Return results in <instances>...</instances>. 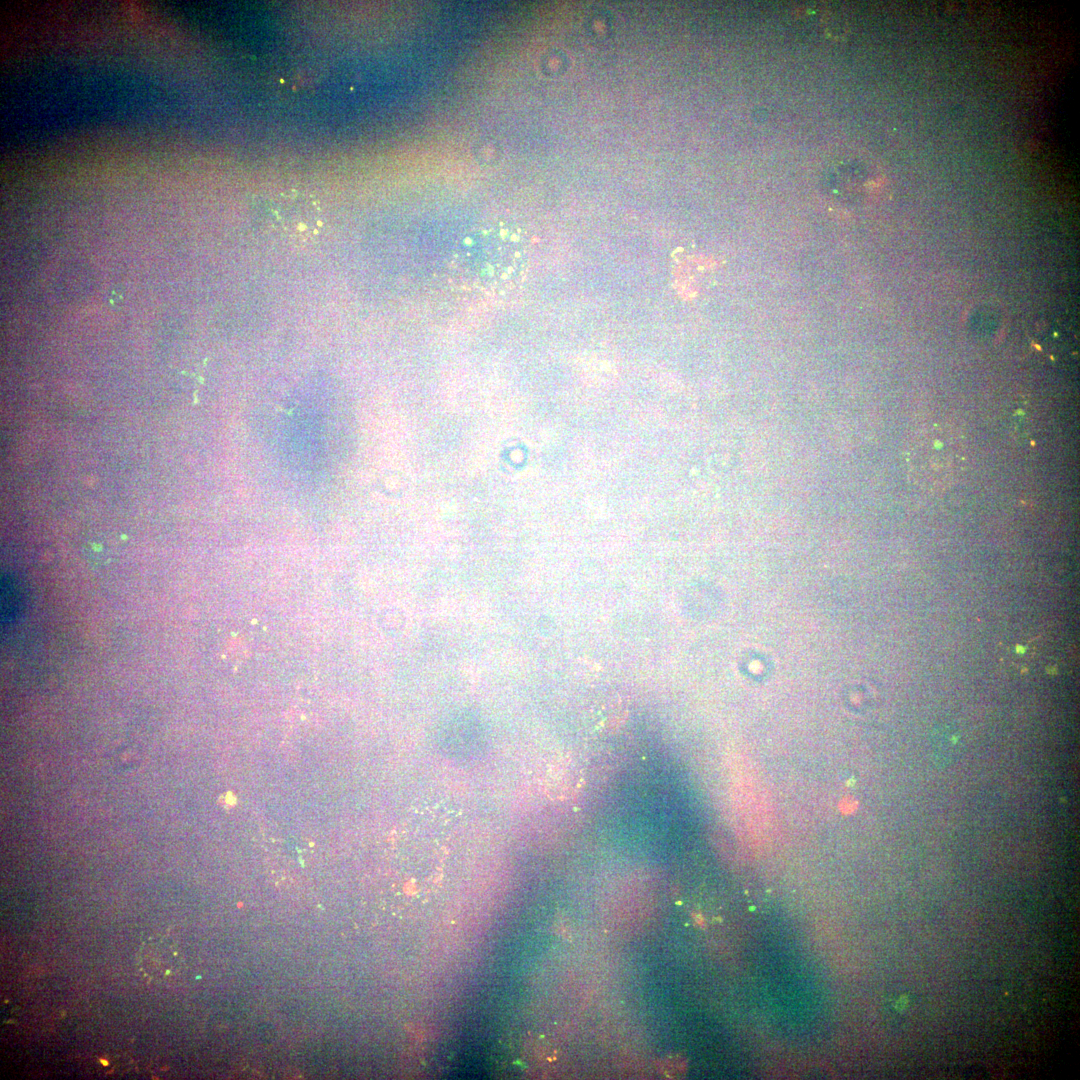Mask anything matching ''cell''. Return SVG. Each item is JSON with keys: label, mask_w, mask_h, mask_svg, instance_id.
<instances>
[{"label": "cell", "mask_w": 1080, "mask_h": 1080, "mask_svg": "<svg viewBox=\"0 0 1080 1080\" xmlns=\"http://www.w3.org/2000/svg\"><path fill=\"white\" fill-rule=\"evenodd\" d=\"M964 445L947 427L925 429L909 453L910 472L916 483L940 491L952 485L964 469Z\"/></svg>", "instance_id": "cell-1"}, {"label": "cell", "mask_w": 1080, "mask_h": 1080, "mask_svg": "<svg viewBox=\"0 0 1080 1080\" xmlns=\"http://www.w3.org/2000/svg\"><path fill=\"white\" fill-rule=\"evenodd\" d=\"M492 253L487 238L482 244L474 242L466 246L460 262L461 272L474 287L485 291L505 290L519 280L522 273L525 248L519 239H491Z\"/></svg>", "instance_id": "cell-2"}, {"label": "cell", "mask_w": 1080, "mask_h": 1080, "mask_svg": "<svg viewBox=\"0 0 1080 1080\" xmlns=\"http://www.w3.org/2000/svg\"><path fill=\"white\" fill-rule=\"evenodd\" d=\"M274 227L296 242H308L321 226L319 206L308 195L290 192L277 196L270 205Z\"/></svg>", "instance_id": "cell-3"}, {"label": "cell", "mask_w": 1080, "mask_h": 1080, "mask_svg": "<svg viewBox=\"0 0 1080 1080\" xmlns=\"http://www.w3.org/2000/svg\"><path fill=\"white\" fill-rule=\"evenodd\" d=\"M166 949H163V942L160 940L149 939L143 944L139 954V968L149 979H157L163 977L167 972L164 965L168 963L165 958Z\"/></svg>", "instance_id": "cell-4"}]
</instances>
